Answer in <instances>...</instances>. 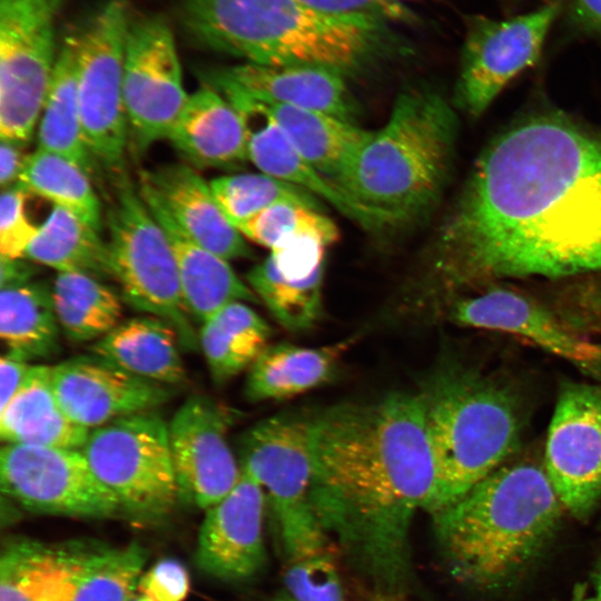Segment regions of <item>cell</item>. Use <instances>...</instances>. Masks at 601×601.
I'll list each match as a JSON object with an SVG mask.
<instances>
[{
    "instance_id": "1",
    "label": "cell",
    "mask_w": 601,
    "mask_h": 601,
    "mask_svg": "<svg viewBox=\"0 0 601 601\" xmlns=\"http://www.w3.org/2000/svg\"><path fill=\"white\" fill-rule=\"evenodd\" d=\"M434 263L454 290L601 274V135L552 111L502 131L443 225Z\"/></svg>"
},
{
    "instance_id": "2",
    "label": "cell",
    "mask_w": 601,
    "mask_h": 601,
    "mask_svg": "<svg viewBox=\"0 0 601 601\" xmlns=\"http://www.w3.org/2000/svg\"><path fill=\"white\" fill-rule=\"evenodd\" d=\"M311 503L374 594L402 599L410 533L437 486L418 393L396 391L309 414Z\"/></svg>"
},
{
    "instance_id": "3",
    "label": "cell",
    "mask_w": 601,
    "mask_h": 601,
    "mask_svg": "<svg viewBox=\"0 0 601 601\" xmlns=\"http://www.w3.org/2000/svg\"><path fill=\"white\" fill-rule=\"evenodd\" d=\"M563 510L543 462L524 457L509 460L432 519L452 577L495 592L516 582L543 553Z\"/></svg>"
},
{
    "instance_id": "4",
    "label": "cell",
    "mask_w": 601,
    "mask_h": 601,
    "mask_svg": "<svg viewBox=\"0 0 601 601\" xmlns=\"http://www.w3.org/2000/svg\"><path fill=\"white\" fill-rule=\"evenodd\" d=\"M181 21L199 46L268 66H317L345 76L392 40L384 20L338 16L302 0H185Z\"/></svg>"
},
{
    "instance_id": "5",
    "label": "cell",
    "mask_w": 601,
    "mask_h": 601,
    "mask_svg": "<svg viewBox=\"0 0 601 601\" xmlns=\"http://www.w3.org/2000/svg\"><path fill=\"white\" fill-rule=\"evenodd\" d=\"M455 117L439 93L411 88L398 95L386 122L371 130L335 183L380 229L424 216L449 174Z\"/></svg>"
},
{
    "instance_id": "6",
    "label": "cell",
    "mask_w": 601,
    "mask_h": 601,
    "mask_svg": "<svg viewBox=\"0 0 601 601\" xmlns=\"http://www.w3.org/2000/svg\"><path fill=\"white\" fill-rule=\"evenodd\" d=\"M417 393L437 473L432 515L514 455L523 422L514 392L476 371L444 368Z\"/></svg>"
},
{
    "instance_id": "7",
    "label": "cell",
    "mask_w": 601,
    "mask_h": 601,
    "mask_svg": "<svg viewBox=\"0 0 601 601\" xmlns=\"http://www.w3.org/2000/svg\"><path fill=\"white\" fill-rule=\"evenodd\" d=\"M309 414L284 413L250 426L238 441L242 470L265 492L284 562L329 549L311 503Z\"/></svg>"
},
{
    "instance_id": "8",
    "label": "cell",
    "mask_w": 601,
    "mask_h": 601,
    "mask_svg": "<svg viewBox=\"0 0 601 601\" xmlns=\"http://www.w3.org/2000/svg\"><path fill=\"white\" fill-rule=\"evenodd\" d=\"M112 177L114 199L106 221L111 277L121 298L146 315L158 316L177 331L185 349L199 345L185 308L173 249L139 189L125 171Z\"/></svg>"
},
{
    "instance_id": "9",
    "label": "cell",
    "mask_w": 601,
    "mask_h": 601,
    "mask_svg": "<svg viewBox=\"0 0 601 601\" xmlns=\"http://www.w3.org/2000/svg\"><path fill=\"white\" fill-rule=\"evenodd\" d=\"M100 482L134 519L160 521L178 503L168 423L147 411L90 430L81 449Z\"/></svg>"
},
{
    "instance_id": "10",
    "label": "cell",
    "mask_w": 601,
    "mask_h": 601,
    "mask_svg": "<svg viewBox=\"0 0 601 601\" xmlns=\"http://www.w3.org/2000/svg\"><path fill=\"white\" fill-rule=\"evenodd\" d=\"M130 16L126 0H106L78 30L77 93L88 147L111 176L124 171L129 142L124 61Z\"/></svg>"
},
{
    "instance_id": "11",
    "label": "cell",
    "mask_w": 601,
    "mask_h": 601,
    "mask_svg": "<svg viewBox=\"0 0 601 601\" xmlns=\"http://www.w3.org/2000/svg\"><path fill=\"white\" fill-rule=\"evenodd\" d=\"M67 0H0V138L31 139L52 78Z\"/></svg>"
},
{
    "instance_id": "12",
    "label": "cell",
    "mask_w": 601,
    "mask_h": 601,
    "mask_svg": "<svg viewBox=\"0 0 601 601\" xmlns=\"http://www.w3.org/2000/svg\"><path fill=\"white\" fill-rule=\"evenodd\" d=\"M0 483L3 495L33 513L108 519L122 512L81 450L4 444Z\"/></svg>"
},
{
    "instance_id": "13",
    "label": "cell",
    "mask_w": 601,
    "mask_h": 601,
    "mask_svg": "<svg viewBox=\"0 0 601 601\" xmlns=\"http://www.w3.org/2000/svg\"><path fill=\"white\" fill-rule=\"evenodd\" d=\"M189 93L184 89L175 38L161 16L129 23L124 61V99L129 142L142 154L167 139Z\"/></svg>"
},
{
    "instance_id": "14",
    "label": "cell",
    "mask_w": 601,
    "mask_h": 601,
    "mask_svg": "<svg viewBox=\"0 0 601 601\" xmlns=\"http://www.w3.org/2000/svg\"><path fill=\"white\" fill-rule=\"evenodd\" d=\"M559 13L556 3L506 20L473 17L462 49L456 102L480 117L501 91L533 66Z\"/></svg>"
},
{
    "instance_id": "15",
    "label": "cell",
    "mask_w": 601,
    "mask_h": 601,
    "mask_svg": "<svg viewBox=\"0 0 601 601\" xmlns=\"http://www.w3.org/2000/svg\"><path fill=\"white\" fill-rule=\"evenodd\" d=\"M542 462L564 510L589 516L601 499V385H561Z\"/></svg>"
},
{
    "instance_id": "16",
    "label": "cell",
    "mask_w": 601,
    "mask_h": 601,
    "mask_svg": "<svg viewBox=\"0 0 601 601\" xmlns=\"http://www.w3.org/2000/svg\"><path fill=\"white\" fill-rule=\"evenodd\" d=\"M234 413L214 398L195 394L168 423V437L179 497L208 510L242 477V466L228 443Z\"/></svg>"
},
{
    "instance_id": "17",
    "label": "cell",
    "mask_w": 601,
    "mask_h": 601,
    "mask_svg": "<svg viewBox=\"0 0 601 601\" xmlns=\"http://www.w3.org/2000/svg\"><path fill=\"white\" fill-rule=\"evenodd\" d=\"M447 316L461 326L522 338L589 376L601 377V343L589 339L563 316L516 290L487 287L454 300Z\"/></svg>"
},
{
    "instance_id": "18",
    "label": "cell",
    "mask_w": 601,
    "mask_h": 601,
    "mask_svg": "<svg viewBox=\"0 0 601 601\" xmlns=\"http://www.w3.org/2000/svg\"><path fill=\"white\" fill-rule=\"evenodd\" d=\"M52 381L62 410L88 430L154 411L173 395L169 386L134 375L93 354L52 366Z\"/></svg>"
},
{
    "instance_id": "19",
    "label": "cell",
    "mask_w": 601,
    "mask_h": 601,
    "mask_svg": "<svg viewBox=\"0 0 601 601\" xmlns=\"http://www.w3.org/2000/svg\"><path fill=\"white\" fill-rule=\"evenodd\" d=\"M242 471L235 487L207 510L198 535V568L221 581L248 580L266 563L265 492L250 473Z\"/></svg>"
},
{
    "instance_id": "20",
    "label": "cell",
    "mask_w": 601,
    "mask_h": 601,
    "mask_svg": "<svg viewBox=\"0 0 601 601\" xmlns=\"http://www.w3.org/2000/svg\"><path fill=\"white\" fill-rule=\"evenodd\" d=\"M205 82L218 89L236 108L246 131L247 156L266 175L297 186L367 229H380L332 179L314 168L288 141L266 105L210 71Z\"/></svg>"
},
{
    "instance_id": "21",
    "label": "cell",
    "mask_w": 601,
    "mask_h": 601,
    "mask_svg": "<svg viewBox=\"0 0 601 601\" xmlns=\"http://www.w3.org/2000/svg\"><path fill=\"white\" fill-rule=\"evenodd\" d=\"M139 186L150 191L174 221L205 248L228 262L250 257L244 236L224 215L209 181L193 166L169 164L144 171Z\"/></svg>"
},
{
    "instance_id": "22",
    "label": "cell",
    "mask_w": 601,
    "mask_h": 601,
    "mask_svg": "<svg viewBox=\"0 0 601 601\" xmlns=\"http://www.w3.org/2000/svg\"><path fill=\"white\" fill-rule=\"evenodd\" d=\"M213 71L258 100L321 111L356 122V102L345 75L337 70L244 62Z\"/></svg>"
},
{
    "instance_id": "23",
    "label": "cell",
    "mask_w": 601,
    "mask_h": 601,
    "mask_svg": "<svg viewBox=\"0 0 601 601\" xmlns=\"http://www.w3.org/2000/svg\"><path fill=\"white\" fill-rule=\"evenodd\" d=\"M90 544L9 540L0 555V601H73Z\"/></svg>"
},
{
    "instance_id": "24",
    "label": "cell",
    "mask_w": 601,
    "mask_h": 601,
    "mask_svg": "<svg viewBox=\"0 0 601 601\" xmlns=\"http://www.w3.org/2000/svg\"><path fill=\"white\" fill-rule=\"evenodd\" d=\"M138 189L166 233L178 269L184 305L189 316L203 324L229 303L259 300L228 260L187 235L150 191L140 186Z\"/></svg>"
},
{
    "instance_id": "25",
    "label": "cell",
    "mask_w": 601,
    "mask_h": 601,
    "mask_svg": "<svg viewBox=\"0 0 601 601\" xmlns=\"http://www.w3.org/2000/svg\"><path fill=\"white\" fill-rule=\"evenodd\" d=\"M167 140L197 167L228 168L248 160L240 115L207 82L189 93Z\"/></svg>"
},
{
    "instance_id": "26",
    "label": "cell",
    "mask_w": 601,
    "mask_h": 601,
    "mask_svg": "<svg viewBox=\"0 0 601 601\" xmlns=\"http://www.w3.org/2000/svg\"><path fill=\"white\" fill-rule=\"evenodd\" d=\"M89 432L62 410L49 365H31L16 394L0 410V439L4 444L81 450Z\"/></svg>"
},
{
    "instance_id": "27",
    "label": "cell",
    "mask_w": 601,
    "mask_h": 601,
    "mask_svg": "<svg viewBox=\"0 0 601 601\" xmlns=\"http://www.w3.org/2000/svg\"><path fill=\"white\" fill-rule=\"evenodd\" d=\"M176 328L158 316L144 315L120 322L90 351L118 367L166 386L186 382Z\"/></svg>"
},
{
    "instance_id": "28",
    "label": "cell",
    "mask_w": 601,
    "mask_h": 601,
    "mask_svg": "<svg viewBox=\"0 0 601 601\" xmlns=\"http://www.w3.org/2000/svg\"><path fill=\"white\" fill-rule=\"evenodd\" d=\"M346 346L268 345L248 370L245 395L252 402L282 401L321 387L336 375Z\"/></svg>"
},
{
    "instance_id": "29",
    "label": "cell",
    "mask_w": 601,
    "mask_h": 601,
    "mask_svg": "<svg viewBox=\"0 0 601 601\" xmlns=\"http://www.w3.org/2000/svg\"><path fill=\"white\" fill-rule=\"evenodd\" d=\"M78 31L61 41L38 128V148L72 161L92 178L97 165L82 128L77 93Z\"/></svg>"
},
{
    "instance_id": "30",
    "label": "cell",
    "mask_w": 601,
    "mask_h": 601,
    "mask_svg": "<svg viewBox=\"0 0 601 601\" xmlns=\"http://www.w3.org/2000/svg\"><path fill=\"white\" fill-rule=\"evenodd\" d=\"M263 102L293 147L333 181L371 132L329 114Z\"/></svg>"
},
{
    "instance_id": "31",
    "label": "cell",
    "mask_w": 601,
    "mask_h": 601,
    "mask_svg": "<svg viewBox=\"0 0 601 601\" xmlns=\"http://www.w3.org/2000/svg\"><path fill=\"white\" fill-rule=\"evenodd\" d=\"M272 329L246 302H233L201 324L198 342L211 378L224 384L249 370L267 348Z\"/></svg>"
},
{
    "instance_id": "32",
    "label": "cell",
    "mask_w": 601,
    "mask_h": 601,
    "mask_svg": "<svg viewBox=\"0 0 601 601\" xmlns=\"http://www.w3.org/2000/svg\"><path fill=\"white\" fill-rule=\"evenodd\" d=\"M60 332L47 284L31 280L1 288L0 336L8 352L27 361L52 356L60 348Z\"/></svg>"
},
{
    "instance_id": "33",
    "label": "cell",
    "mask_w": 601,
    "mask_h": 601,
    "mask_svg": "<svg viewBox=\"0 0 601 601\" xmlns=\"http://www.w3.org/2000/svg\"><path fill=\"white\" fill-rule=\"evenodd\" d=\"M99 233L72 213L53 206L24 257L58 273L111 277L107 242Z\"/></svg>"
},
{
    "instance_id": "34",
    "label": "cell",
    "mask_w": 601,
    "mask_h": 601,
    "mask_svg": "<svg viewBox=\"0 0 601 601\" xmlns=\"http://www.w3.org/2000/svg\"><path fill=\"white\" fill-rule=\"evenodd\" d=\"M51 290L61 332L71 342H95L121 322V298L98 278L58 273Z\"/></svg>"
},
{
    "instance_id": "35",
    "label": "cell",
    "mask_w": 601,
    "mask_h": 601,
    "mask_svg": "<svg viewBox=\"0 0 601 601\" xmlns=\"http://www.w3.org/2000/svg\"><path fill=\"white\" fill-rule=\"evenodd\" d=\"M17 185L101 230L102 208L91 178L65 157L37 148L27 156Z\"/></svg>"
},
{
    "instance_id": "36",
    "label": "cell",
    "mask_w": 601,
    "mask_h": 601,
    "mask_svg": "<svg viewBox=\"0 0 601 601\" xmlns=\"http://www.w3.org/2000/svg\"><path fill=\"white\" fill-rule=\"evenodd\" d=\"M324 267L306 278L283 276L269 257L254 266L247 282L274 318L289 332L311 329L323 311Z\"/></svg>"
},
{
    "instance_id": "37",
    "label": "cell",
    "mask_w": 601,
    "mask_h": 601,
    "mask_svg": "<svg viewBox=\"0 0 601 601\" xmlns=\"http://www.w3.org/2000/svg\"><path fill=\"white\" fill-rule=\"evenodd\" d=\"M209 185L224 215L235 227L277 204H297L322 210V204L314 195L262 171L219 176Z\"/></svg>"
},
{
    "instance_id": "38",
    "label": "cell",
    "mask_w": 601,
    "mask_h": 601,
    "mask_svg": "<svg viewBox=\"0 0 601 601\" xmlns=\"http://www.w3.org/2000/svg\"><path fill=\"white\" fill-rule=\"evenodd\" d=\"M146 560L137 542L121 548L91 543L73 601H129Z\"/></svg>"
},
{
    "instance_id": "39",
    "label": "cell",
    "mask_w": 601,
    "mask_h": 601,
    "mask_svg": "<svg viewBox=\"0 0 601 601\" xmlns=\"http://www.w3.org/2000/svg\"><path fill=\"white\" fill-rule=\"evenodd\" d=\"M245 239L270 249L293 236H313L327 247L337 242L336 224L323 210L297 204H277L239 224Z\"/></svg>"
},
{
    "instance_id": "40",
    "label": "cell",
    "mask_w": 601,
    "mask_h": 601,
    "mask_svg": "<svg viewBox=\"0 0 601 601\" xmlns=\"http://www.w3.org/2000/svg\"><path fill=\"white\" fill-rule=\"evenodd\" d=\"M284 583L294 601H345L329 549L284 562Z\"/></svg>"
},
{
    "instance_id": "41",
    "label": "cell",
    "mask_w": 601,
    "mask_h": 601,
    "mask_svg": "<svg viewBox=\"0 0 601 601\" xmlns=\"http://www.w3.org/2000/svg\"><path fill=\"white\" fill-rule=\"evenodd\" d=\"M29 194L19 185L2 189L0 199V256L24 257L27 248L38 234L39 226L26 215L24 204Z\"/></svg>"
},
{
    "instance_id": "42",
    "label": "cell",
    "mask_w": 601,
    "mask_h": 601,
    "mask_svg": "<svg viewBox=\"0 0 601 601\" xmlns=\"http://www.w3.org/2000/svg\"><path fill=\"white\" fill-rule=\"evenodd\" d=\"M326 247L316 237L293 236L273 246L268 257L283 276L300 279L324 267Z\"/></svg>"
},
{
    "instance_id": "43",
    "label": "cell",
    "mask_w": 601,
    "mask_h": 601,
    "mask_svg": "<svg viewBox=\"0 0 601 601\" xmlns=\"http://www.w3.org/2000/svg\"><path fill=\"white\" fill-rule=\"evenodd\" d=\"M137 588L155 601H183L189 591V574L179 561L164 559L140 577Z\"/></svg>"
},
{
    "instance_id": "44",
    "label": "cell",
    "mask_w": 601,
    "mask_h": 601,
    "mask_svg": "<svg viewBox=\"0 0 601 601\" xmlns=\"http://www.w3.org/2000/svg\"><path fill=\"white\" fill-rule=\"evenodd\" d=\"M306 4L338 16H370L384 21L404 20L410 12L400 2L391 0H302Z\"/></svg>"
},
{
    "instance_id": "45",
    "label": "cell",
    "mask_w": 601,
    "mask_h": 601,
    "mask_svg": "<svg viewBox=\"0 0 601 601\" xmlns=\"http://www.w3.org/2000/svg\"><path fill=\"white\" fill-rule=\"evenodd\" d=\"M31 364L13 353L6 352L0 359V410L16 394L26 378Z\"/></svg>"
},
{
    "instance_id": "46",
    "label": "cell",
    "mask_w": 601,
    "mask_h": 601,
    "mask_svg": "<svg viewBox=\"0 0 601 601\" xmlns=\"http://www.w3.org/2000/svg\"><path fill=\"white\" fill-rule=\"evenodd\" d=\"M23 146L1 139L0 144V183L2 189L18 183L26 158Z\"/></svg>"
},
{
    "instance_id": "47",
    "label": "cell",
    "mask_w": 601,
    "mask_h": 601,
    "mask_svg": "<svg viewBox=\"0 0 601 601\" xmlns=\"http://www.w3.org/2000/svg\"><path fill=\"white\" fill-rule=\"evenodd\" d=\"M36 263L26 257L8 258L0 256V287H13L33 280Z\"/></svg>"
},
{
    "instance_id": "48",
    "label": "cell",
    "mask_w": 601,
    "mask_h": 601,
    "mask_svg": "<svg viewBox=\"0 0 601 601\" xmlns=\"http://www.w3.org/2000/svg\"><path fill=\"white\" fill-rule=\"evenodd\" d=\"M573 20L583 29L601 32V0H569Z\"/></svg>"
},
{
    "instance_id": "49",
    "label": "cell",
    "mask_w": 601,
    "mask_h": 601,
    "mask_svg": "<svg viewBox=\"0 0 601 601\" xmlns=\"http://www.w3.org/2000/svg\"><path fill=\"white\" fill-rule=\"evenodd\" d=\"M592 579L595 589V597L599 601H601V559L598 561Z\"/></svg>"
},
{
    "instance_id": "50",
    "label": "cell",
    "mask_w": 601,
    "mask_h": 601,
    "mask_svg": "<svg viewBox=\"0 0 601 601\" xmlns=\"http://www.w3.org/2000/svg\"><path fill=\"white\" fill-rule=\"evenodd\" d=\"M589 307L593 309H601V287L592 292L590 299H589Z\"/></svg>"
},
{
    "instance_id": "51",
    "label": "cell",
    "mask_w": 601,
    "mask_h": 601,
    "mask_svg": "<svg viewBox=\"0 0 601 601\" xmlns=\"http://www.w3.org/2000/svg\"><path fill=\"white\" fill-rule=\"evenodd\" d=\"M570 601H599L597 597H584L582 593H577Z\"/></svg>"
},
{
    "instance_id": "52",
    "label": "cell",
    "mask_w": 601,
    "mask_h": 601,
    "mask_svg": "<svg viewBox=\"0 0 601 601\" xmlns=\"http://www.w3.org/2000/svg\"><path fill=\"white\" fill-rule=\"evenodd\" d=\"M373 601H402V599L387 597V595L374 594Z\"/></svg>"
},
{
    "instance_id": "53",
    "label": "cell",
    "mask_w": 601,
    "mask_h": 601,
    "mask_svg": "<svg viewBox=\"0 0 601 601\" xmlns=\"http://www.w3.org/2000/svg\"><path fill=\"white\" fill-rule=\"evenodd\" d=\"M129 601H155V600H152L151 598L145 594H140V595L132 597Z\"/></svg>"
},
{
    "instance_id": "54",
    "label": "cell",
    "mask_w": 601,
    "mask_h": 601,
    "mask_svg": "<svg viewBox=\"0 0 601 601\" xmlns=\"http://www.w3.org/2000/svg\"><path fill=\"white\" fill-rule=\"evenodd\" d=\"M275 601H294L288 594L285 597L277 598Z\"/></svg>"
},
{
    "instance_id": "55",
    "label": "cell",
    "mask_w": 601,
    "mask_h": 601,
    "mask_svg": "<svg viewBox=\"0 0 601 601\" xmlns=\"http://www.w3.org/2000/svg\"><path fill=\"white\" fill-rule=\"evenodd\" d=\"M391 1H395V2H398V0H391Z\"/></svg>"
}]
</instances>
